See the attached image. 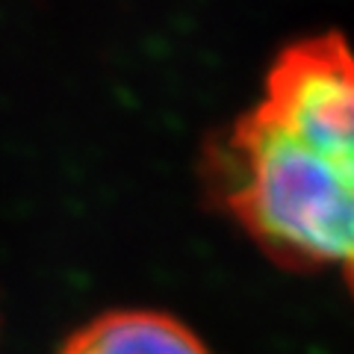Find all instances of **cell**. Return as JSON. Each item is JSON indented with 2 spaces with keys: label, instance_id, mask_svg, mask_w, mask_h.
Here are the masks:
<instances>
[{
  "label": "cell",
  "instance_id": "1",
  "mask_svg": "<svg viewBox=\"0 0 354 354\" xmlns=\"http://www.w3.org/2000/svg\"><path fill=\"white\" fill-rule=\"evenodd\" d=\"M209 189L242 234L295 272L351 269L354 80L339 32L283 48L260 101L209 145Z\"/></svg>",
  "mask_w": 354,
  "mask_h": 354
},
{
  "label": "cell",
  "instance_id": "2",
  "mask_svg": "<svg viewBox=\"0 0 354 354\" xmlns=\"http://www.w3.org/2000/svg\"><path fill=\"white\" fill-rule=\"evenodd\" d=\"M59 354H209L192 328L157 310H113L77 328Z\"/></svg>",
  "mask_w": 354,
  "mask_h": 354
}]
</instances>
